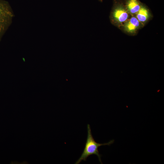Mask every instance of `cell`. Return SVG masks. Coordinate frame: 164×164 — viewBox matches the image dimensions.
<instances>
[{
  "mask_svg": "<svg viewBox=\"0 0 164 164\" xmlns=\"http://www.w3.org/2000/svg\"><path fill=\"white\" fill-rule=\"evenodd\" d=\"M103 0H98V1L100 2H102Z\"/></svg>",
  "mask_w": 164,
  "mask_h": 164,
  "instance_id": "7",
  "label": "cell"
},
{
  "mask_svg": "<svg viewBox=\"0 0 164 164\" xmlns=\"http://www.w3.org/2000/svg\"><path fill=\"white\" fill-rule=\"evenodd\" d=\"M123 2L127 10L131 16L135 15L142 4L139 0H125Z\"/></svg>",
  "mask_w": 164,
  "mask_h": 164,
  "instance_id": "5",
  "label": "cell"
},
{
  "mask_svg": "<svg viewBox=\"0 0 164 164\" xmlns=\"http://www.w3.org/2000/svg\"><path fill=\"white\" fill-rule=\"evenodd\" d=\"M141 26H142L140 23L134 16L130 17L121 28L126 33L131 35H134Z\"/></svg>",
  "mask_w": 164,
  "mask_h": 164,
  "instance_id": "4",
  "label": "cell"
},
{
  "mask_svg": "<svg viewBox=\"0 0 164 164\" xmlns=\"http://www.w3.org/2000/svg\"><path fill=\"white\" fill-rule=\"evenodd\" d=\"M135 16L143 26L150 18L151 15L149 9L142 4L140 9Z\"/></svg>",
  "mask_w": 164,
  "mask_h": 164,
  "instance_id": "6",
  "label": "cell"
},
{
  "mask_svg": "<svg viewBox=\"0 0 164 164\" xmlns=\"http://www.w3.org/2000/svg\"><path fill=\"white\" fill-rule=\"evenodd\" d=\"M130 16L125 7L123 1L114 0L110 15V21L112 24L121 28L130 18Z\"/></svg>",
  "mask_w": 164,
  "mask_h": 164,
  "instance_id": "2",
  "label": "cell"
},
{
  "mask_svg": "<svg viewBox=\"0 0 164 164\" xmlns=\"http://www.w3.org/2000/svg\"><path fill=\"white\" fill-rule=\"evenodd\" d=\"M13 14L9 4L0 0V38L9 25Z\"/></svg>",
  "mask_w": 164,
  "mask_h": 164,
  "instance_id": "3",
  "label": "cell"
},
{
  "mask_svg": "<svg viewBox=\"0 0 164 164\" xmlns=\"http://www.w3.org/2000/svg\"><path fill=\"white\" fill-rule=\"evenodd\" d=\"M87 138L83 152L75 164H78L82 161H86L89 156L93 155H96L100 162L102 164L101 158V155L99 153L98 148L102 145H110L114 142V140H112L107 143H103L97 142L93 137L90 126L88 124L87 125Z\"/></svg>",
  "mask_w": 164,
  "mask_h": 164,
  "instance_id": "1",
  "label": "cell"
}]
</instances>
